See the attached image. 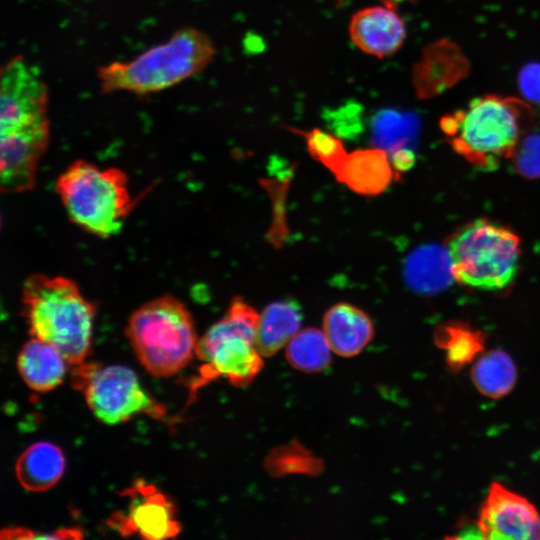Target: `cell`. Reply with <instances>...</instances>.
Segmentation results:
<instances>
[{"mask_svg": "<svg viewBox=\"0 0 540 540\" xmlns=\"http://www.w3.org/2000/svg\"><path fill=\"white\" fill-rule=\"evenodd\" d=\"M348 34L361 52L381 59L395 54L402 47L407 31L397 10L374 5L352 15Z\"/></svg>", "mask_w": 540, "mask_h": 540, "instance_id": "12", "label": "cell"}, {"mask_svg": "<svg viewBox=\"0 0 540 540\" xmlns=\"http://www.w3.org/2000/svg\"><path fill=\"white\" fill-rule=\"evenodd\" d=\"M518 87L522 96L531 103L540 104V63L524 65L518 74Z\"/></svg>", "mask_w": 540, "mask_h": 540, "instance_id": "26", "label": "cell"}, {"mask_svg": "<svg viewBox=\"0 0 540 540\" xmlns=\"http://www.w3.org/2000/svg\"><path fill=\"white\" fill-rule=\"evenodd\" d=\"M476 523L481 539H540L537 508L499 482L490 485Z\"/></svg>", "mask_w": 540, "mask_h": 540, "instance_id": "11", "label": "cell"}, {"mask_svg": "<svg viewBox=\"0 0 540 540\" xmlns=\"http://www.w3.org/2000/svg\"><path fill=\"white\" fill-rule=\"evenodd\" d=\"M334 1H336V2H338V3H342V2L345 1V0H334Z\"/></svg>", "mask_w": 540, "mask_h": 540, "instance_id": "29", "label": "cell"}, {"mask_svg": "<svg viewBox=\"0 0 540 540\" xmlns=\"http://www.w3.org/2000/svg\"><path fill=\"white\" fill-rule=\"evenodd\" d=\"M65 469L62 450L50 442H36L18 457L15 474L19 484L31 492L51 489L61 479Z\"/></svg>", "mask_w": 540, "mask_h": 540, "instance_id": "16", "label": "cell"}, {"mask_svg": "<svg viewBox=\"0 0 540 540\" xmlns=\"http://www.w3.org/2000/svg\"><path fill=\"white\" fill-rule=\"evenodd\" d=\"M72 380L94 416L105 424L116 425L140 413L157 419L165 416L164 407L146 393L128 367L82 363L74 367Z\"/></svg>", "mask_w": 540, "mask_h": 540, "instance_id": "9", "label": "cell"}, {"mask_svg": "<svg viewBox=\"0 0 540 540\" xmlns=\"http://www.w3.org/2000/svg\"><path fill=\"white\" fill-rule=\"evenodd\" d=\"M125 333L142 366L155 377H169L195 356L197 335L183 302L163 295L138 307Z\"/></svg>", "mask_w": 540, "mask_h": 540, "instance_id": "6", "label": "cell"}, {"mask_svg": "<svg viewBox=\"0 0 540 540\" xmlns=\"http://www.w3.org/2000/svg\"><path fill=\"white\" fill-rule=\"evenodd\" d=\"M511 158L521 176L531 180L540 179V133L521 138Z\"/></svg>", "mask_w": 540, "mask_h": 540, "instance_id": "24", "label": "cell"}, {"mask_svg": "<svg viewBox=\"0 0 540 540\" xmlns=\"http://www.w3.org/2000/svg\"><path fill=\"white\" fill-rule=\"evenodd\" d=\"M287 130L301 136L309 155L328 169L333 175L337 172L348 152L343 141L335 134L320 128L300 129L288 126Z\"/></svg>", "mask_w": 540, "mask_h": 540, "instance_id": "23", "label": "cell"}, {"mask_svg": "<svg viewBox=\"0 0 540 540\" xmlns=\"http://www.w3.org/2000/svg\"><path fill=\"white\" fill-rule=\"evenodd\" d=\"M453 279L481 291L506 289L518 273L521 242L511 229L486 218L464 224L446 242Z\"/></svg>", "mask_w": 540, "mask_h": 540, "instance_id": "7", "label": "cell"}, {"mask_svg": "<svg viewBox=\"0 0 540 540\" xmlns=\"http://www.w3.org/2000/svg\"><path fill=\"white\" fill-rule=\"evenodd\" d=\"M382 5L397 10L399 5L403 4L404 2H415V0H379Z\"/></svg>", "mask_w": 540, "mask_h": 540, "instance_id": "28", "label": "cell"}, {"mask_svg": "<svg viewBox=\"0 0 540 540\" xmlns=\"http://www.w3.org/2000/svg\"><path fill=\"white\" fill-rule=\"evenodd\" d=\"M55 191L70 220L101 238L117 235L135 204L123 170L80 159L57 177Z\"/></svg>", "mask_w": 540, "mask_h": 540, "instance_id": "5", "label": "cell"}, {"mask_svg": "<svg viewBox=\"0 0 540 540\" xmlns=\"http://www.w3.org/2000/svg\"><path fill=\"white\" fill-rule=\"evenodd\" d=\"M322 330L333 353L341 357L358 355L374 335L371 318L360 308L346 302L334 304L326 311Z\"/></svg>", "mask_w": 540, "mask_h": 540, "instance_id": "14", "label": "cell"}, {"mask_svg": "<svg viewBox=\"0 0 540 540\" xmlns=\"http://www.w3.org/2000/svg\"><path fill=\"white\" fill-rule=\"evenodd\" d=\"M48 89L39 73L16 56L1 69L0 180L11 193L33 188L49 140Z\"/></svg>", "mask_w": 540, "mask_h": 540, "instance_id": "1", "label": "cell"}, {"mask_svg": "<svg viewBox=\"0 0 540 540\" xmlns=\"http://www.w3.org/2000/svg\"><path fill=\"white\" fill-rule=\"evenodd\" d=\"M265 467L272 476L317 475L323 468L321 460L298 442L275 448L267 456Z\"/></svg>", "mask_w": 540, "mask_h": 540, "instance_id": "22", "label": "cell"}, {"mask_svg": "<svg viewBox=\"0 0 540 540\" xmlns=\"http://www.w3.org/2000/svg\"><path fill=\"white\" fill-rule=\"evenodd\" d=\"M396 176L389 153L381 147L362 148L348 153L334 174L339 183L362 196L383 193Z\"/></svg>", "mask_w": 540, "mask_h": 540, "instance_id": "13", "label": "cell"}, {"mask_svg": "<svg viewBox=\"0 0 540 540\" xmlns=\"http://www.w3.org/2000/svg\"><path fill=\"white\" fill-rule=\"evenodd\" d=\"M333 350L323 330L300 329L286 345V359L298 371L321 372L331 362Z\"/></svg>", "mask_w": 540, "mask_h": 540, "instance_id": "21", "label": "cell"}, {"mask_svg": "<svg viewBox=\"0 0 540 540\" xmlns=\"http://www.w3.org/2000/svg\"><path fill=\"white\" fill-rule=\"evenodd\" d=\"M302 314L294 300H278L268 304L259 315L255 344L263 357L274 355L300 330Z\"/></svg>", "mask_w": 540, "mask_h": 540, "instance_id": "17", "label": "cell"}, {"mask_svg": "<svg viewBox=\"0 0 540 540\" xmlns=\"http://www.w3.org/2000/svg\"><path fill=\"white\" fill-rule=\"evenodd\" d=\"M404 277L410 288L421 293L444 289L453 279L447 250L435 245L422 246L407 258Z\"/></svg>", "mask_w": 540, "mask_h": 540, "instance_id": "18", "label": "cell"}, {"mask_svg": "<svg viewBox=\"0 0 540 540\" xmlns=\"http://www.w3.org/2000/svg\"><path fill=\"white\" fill-rule=\"evenodd\" d=\"M2 539H80L83 532L80 528H59L54 531L43 532L20 526H10L1 530Z\"/></svg>", "mask_w": 540, "mask_h": 540, "instance_id": "25", "label": "cell"}, {"mask_svg": "<svg viewBox=\"0 0 540 540\" xmlns=\"http://www.w3.org/2000/svg\"><path fill=\"white\" fill-rule=\"evenodd\" d=\"M123 494L130 499L127 511L114 513L108 520L122 536L138 534L144 539L163 540L179 534L181 526L173 502L154 485L139 479Z\"/></svg>", "mask_w": 540, "mask_h": 540, "instance_id": "10", "label": "cell"}, {"mask_svg": "<svg viewBox=\"0 0 540 540\" xmlns=\"http://www.w3.org/2000/svg\"><path fill=\"white\" fill-rule=\"evenodd\" d=\"M433 338L435 344L445 351L446 364L454 372L472 364L485 347L482 331L459 321L439 325Z\"/></svg>", "mask_w": 540, "mask_h": 540, "instance_id": "20", "label": "cell"}, {"mask_svg": "<svg viewBox=\"0 0 540 540\" xmlns=\"http://www.w3.org/2000/svg\"><path fill=\"white\" fill-rule=\"evenodd\" d=\"M215 54V46L206 33L185 27L131 60L100 67L97 77L103 93L124 91L144 96L169 89L200 73Z\"/></svg>", "mask_w": 540, "mask_h": 540, "instance_id": "3", "label": "cell"}, {"mask_svg": "<svg viewBox=\"0 0 540 540\" xmlns=\"http://www.w3.org/2000/svg\"><path fill=\"white\" fill-rule=\"evenodd\" d=\"M22 310L32 337L54 345L70 366L90 352L95 305L70 278L37 273L22 287Z\"/></svg>", "mask_w": 540, "mask_h": 540, "instance_id": "2", "label": "cell"}, {"mask_svg": "<svg viewBox=\"0 0 540 540\" xmlns=\"http://www.w3.org/2000/svg\"><path fill=\"white\" fill-rule=\"evenodd\" d=\"M471 380L480 394L490 399L508 395L517 382V367L504 350L492 349L473 362Z\"/></svg>", "mask_w": 540, "mask_h": 540, "instance_id": "19", "label": "cell"}, {"mask_svg": "<svg viewBox=\"0 0 540 540\" xmlns=\"http://www.w3.org/2000/svg\"><path fill=\"white\" fill-rule=\"evenodd\" d=\"M389 157L396 174L409 170L415 162L414 153L405 146L390 151Z\"/></svg>", "mask_w": 540, "mask_h": 540, "instance_id": "27", "label": "cell"}, {"mask_svg": "<svg viewBox=\"0 0 540 540\" xmlns=\"http://www.w3.org/2000/svg\"><path fill=\"white\" fill-rule=\"evenodd\" d=\"M259 313L241 297H234L226 314L198 339L195 356L203 363L191 386L194 391L219 377L242 387L263 368L255 344Z\"/></svg>", "mask_w": 540, "mask_h": 540, "instance_id": "8", "label": "cell"}, {"mask_svg": "<svg viewBox=\"0 0 540 540\" xmlns=\"http://www.w3.org/2000/svg\"><path fill=\"white\" fill-rule=\"evenodd\" d=\"M533 111L526 102L495 94L477 97L443 116L440 128L452 148L471 164L494 169L511 158Z\"/></svg>", "mask_w": 540, "mask_h": 540, "instance_id": "4", "label": "cell"}, {"mask_svg": "<svg viewBox=\"0 0 540 540\" xmlns=\"http://www.w3.org/2000/svg\"><path fill=\"white\" fill-rule=\"evenodd\" d=\"M67 362L51 343L31 337L21 348L17 368L26 385L38 392H47L63 381Z\"/></svg>", "mask_w": 540, "mask_h": 540, "instance_id": "15", "label": "cell"}]
</instances>
